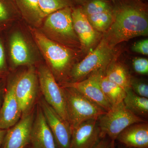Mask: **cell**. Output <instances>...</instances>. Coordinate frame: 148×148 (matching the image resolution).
<instances>
[{
	"instance_id": "26",
	"label": "cell",
	"mask_w": 148,
	"mask_h": 148,
	"mask_svg": "<svg viewBox=\"0 0 148 148\" xmlns=\"http://www.w3.org/2000/svg\"><path fill=\"white\" fill-rule=\"evenodd\" d=\"M132 68L136 73L141 75L148 74V60L147 58L137 57L132 61Z\"/></svg>"
},
{
	"instance_id": "33",
	"label": "cell",
	"mask_w": 148,
	"mask_h": 148,
	"mask_svg": "<svg viewBox=\"0 0 148 148\" xmlns=\"http://www.w3.org/2000/svg\"><path fill=\"white\" fill-rule=\"evenodd\" d=\"M117 148H132L128 147H126V146L123 145H121V144H119V145L118 146Z\"/></svg>"
},
{
	"instance_id": "27",
	"label": "cell",
	"mask_w": 148,
	"mask_h": 148,
	"mask_svg": "<svg viewBox=\"0 0 148 148\" xmlns=\"http://www.w3.org/2000/svg\"><path fill=\"white\" fill-rule=\"evenodd\" d=\"M132 50L136 53L148 55V40H141L135 42L132 46Z\"/></svg>"
},
{
	"instance_id": "16",
	"label": "cell",
	"mask_w": 148,
	"mask_h": 148,
	"mask_svg": "<svg viewBox=\"0 0 148 148\" xmlns=\"http://www.w3.org/2000/svg\"><path fill=\"white\" fill-rule=\"evenodd\" d=\"M116 141L128 147L148 148V122L129 125L120 133Z\"/></svg>"
},
{
	"instance_id": "25",
	"label": "cell",
	"mask_w": 148,
	"mask_h": 148,
	"mask_svg": "<svg viewBox=\"0 0 148 148\" xmlns=\"http://www.w3.org/2000/svg\"><path fill=\"white\" fill-rule=\"evenodd\" d=\"M130 88L135 94L148 98V84L146 82L131 77Z\"/></svg>"
},
{
	"instance_id": "21",
	"label": "cell",
	"mask_w": 148,
	"mask_h": 148,
	"mask_svg": "<svg viewBox=\"0 0 148 148\" xmlns=\"http://www.w3.org/2000/svg\"><path fill=\"white\" fill-rule=\"evenodd\" d=\"M86 16L92 27L98 32H107L110 27L113 18L111 10Z\"/></svg>"
},
{
	"instance_id": "24",
	"label": "cell",
	"mask_w": 148,
	"mask_h": 148,
	"mask_svg": "<svg viewBox=\"0 0 148 148\" xmlns=\"http://www.w3.org/2000/svg\"><path fill=\"white\" fill-rule=\"evenodd\" d=\"M86 16L111 10L110 6L103 0H92L82 10Z\"/></svg>"
},
{
	"instance_id": "15",
	"label": "cell",
	"mask_w": 148,
	"mask_h": 148,
	"mask_svg": "<svg viewBox=\"0 0 148 148\" xmlns=\"http://www.w3.org/2000/svg\"><path fill=\"white\" fill-rule=\"evenodd\" d=\"M72 16L74 31L81 46L88 50L97 42L99 33L92 27L81 9H74L72 11Z\"/></svg>"
},
{
	"instance_id": "11",
	"label": "cell",
	"mask_w": 148,
	"mask_h": 148,
	"mask_svg": "<svg viewBox=\"0 0 148 148\" xmlns=\"http://www.w3.org/2000/svg\"><path fill=\"white\" fill-rule=\"evenodd\" d=\"M35 117L34 108L21 116L6 132L1 148H25L29 147L30 134Z\"/></svg>"
},
{
	"instance_id": "34",
	"label": "cell",
	"mask_w": 148,
	"mask_h": 148,
	"mask_svg": "<svg viewBox=\"0 0 148 148\" xmlns=\"http://www.w3.org/2000/svg\"><path fill=\"white\" fill-rule=\"evenodd\" d=\"M75 1L77 2H81L83 0H75Z\"/></svg>"
},
{
	"instance_id": "19",
	"label": "cell",
	"mask_w": 148,
	"mask_h": 148,
	"mask_svg": "<svg viewBox=\"0 0 148 148\" xmlns=\"http://www.w3.org/2000/svg\"><path fill=\"white\" fill-rule=\"evenodd\" d=\"M107 77L125 90L130 88V75L128 69L124 64L119 62H112L105 71Z\"/></svg>"
},
{
	"instance_id": "12",
	"label": "cell",
	"mask_w": 148,
	"mask_h": 148,
	"mask_svg": "<svg viewBox=\"0 0 148 148\" xmlns=\"http://www.w3.org/2000/svg\"><path fill=\"white\" fill-rule=\"evenodd\" d=\"M102 139L98 120H89L72 130L71 148H95Z\"/></svg>"
},
{
	"instance_id": "31",
	"label": "cell",
	"mask_w": 148,
	"mask_h": 148,
	"mask_svg": "<svg viewBox=\"0 0 148 148\" xmlns=\"http://www.w3.org/2000/svg\"><path fill=\"white\" fill-rule=\"evenodd\" d=\"M5 87L3 86L2 84L0 82V109L3 101L4 96L5 92Z\"/></svg>"
},
{
	"instance_id": "10",
	"label": "cell",
	"mask_w": 148,
	"mask_h": 148,
	"mask_svg": "<svg viewBox=\"0 0 148 148\" xmlns=\"http://www.w3.org/2000/svg\"><path fill=\"white\" fill-rule=\"evenodd\" d=\"M102 70L91 74L86 78L74 82H64L60 85L73 88L88 100L107 112L112 108L101 89L99 75Z\"/></svg>"
},
{
	"instance_id": "7",
	"label": "cell",
	"mask_w": 148,
	"mask_h": 148,
	"mask_svg": "<svg viewBox=\"0 0 148 148\" xmlns=\"http://www.w3.org/2000/svg\"><path fill=\"white\" fill-rule=\"evenodd\" d=\"M37 82L36 74L33 68L21 74L14 81V92L22 111V116L34 108L38 95Z\"/></svg>"
},
{
	"instance_id": "13",
	"label": "cell",
	"mask_w": 148,
	"mask_h": 148,
	"mask_svg": "<svg viewBox=\"0 0 148 148\" xmlns=\"http://www.w3.org/2000/svg\"><path fill=\"white\" fill-rule=\"evenodd\" d=\"M29 148H57L52 132L38 103L32 125Z\"/></svg>"
},
{
	"instance_id": "2",
	"label": "cell",
	"mask_w": 148,
	"mask_h": 148,
	"mask_svg": "<svg viewBox=\"0 0 148 148\" xmlns=\"http://www.w3.org/2000/svg\"><path fill=\"white\" fill-rule=\"evenodd\" d=\"M62 87L66 100L67 119L71 131L85 121L98 120L106 112L103 109L86 98L76 89L71 87Z\"/></svg>"
},
{
	"instance_id": "22",
	"label": "cell",
	"mask_w": 148,
	"mask_h": 148,
	"mask_svg": "<svg viewBox=\"0 0 148 148\" xmlns=\"http://www.w3.org/2000/svg\"><path fill=\"white\" fill-rule=\"evenodd\" d=\"M43 18L64 8L69 7L67 0H39Z\"/></svg>"
},
{
	"instance_id": "30",
	"label": "cell",
	"mask_w": 148,
	"mask_h": 148,
	"mask_svg": "<svg viewBox=\"0 0 148 148\" xmlns=\"http://www.w3.org/2000/svg\"><path fill=\"white\" fill-rule=\"evenodd\" d=\"M95 148H111L110 140L107 137L103 138Z\"/></svg>"
},
{
	"instance_id": "32",
	"label": "cell",
	"mask_w": 148,
	"mask_h": 148,
	"mask_svg": "<svg viewBox=\"0 0 148 148\" xmlns=\"http://www.w3.org/2000/svg\"><path fill=\"white\" fill-rule=\"evenodd\" d=\"M7 130L0 128V148H1L4 138L6 132Z\"/></svg>"
},
{
	"instance_id": "4",
	"label": "cell",
	"mask_w": 148,
	"mask_h": 148,
	"mask_svg": "<svg viewBox=\"0 0 148 148\" xmlns=\"http://www.w3.org/2000/svg\"><path fill=\"white\" fill-rule=\"evenodd\" d=\"M102 138L107 137L111 142V148H114L118 136L132 124L147 122L135 115L125 106L123 102L112 107L98 119Z\"/></svg>"
},
{
	"instance_id": "29",
	"label": "cell",
	"mask_w": 148,
	"mask_h": 148,
	"mask_svg": "<svg viewBox=\"0 0 148 148\" xmlns=\"http://www.w3.org/2000/svg\"><path fill=\"white\" fill-rule=\"evenodd\" d=\"M5 62L4 50L2 43L0 40V73L5 68Z\"/></svg>"
},
{
	"instance_id": "6",
	"label": "cell",
	"mask_w": 148,
	"mask_h": 148,
	"mask_svg": "<svg viewBox=\"0 0 148 148\" xmlns=\"http://www.w3.org/2000/svg\"><path fill=\"white\" fill-rule=\"evenodd\" d=\"M38 75L40 89L44 99L68 122L66 100L62 86L58 83L50 69L46 66L40 67Z\"/></svg>"
},
{
	"instance_id": "1",
	"label": "cell",
	"mask_w": 148,
	"mask_h": 148,
	"mask_svg": "<svg viewBox=\"0 0 148 148\" xmlns=\"http://www.w3.org/2000/svg\"><path fill=\"white\" fill-rule=\"evenodd\" d=\"M113 21L104 36L114 47L120 43L148 34L147 14L142 8L124 5L113 13Z\"/></svg>"
},
{
	"instance_id": "9",
	"label": "cell",
	"mask_w": 148,
	"mask_h": 148,
	"mask_svg": "<svg viewBox=\"0 0 148 148\" xmlns=\"http://www.w3.org/2000/svg\"><path fill=\"white\" fill-rule=\"evenodd\" d=\"M72 10L64 8L48 15L45 25L56 36L70 43L81 47L79 40L74 31Z\"/></svg>"
},
{
	"instance_id": "17",
	"label": "cell",
	"mask_w": 148,
	"mask_h": 148,
	"mask_svg": "<svg viewBox=\"0 0 148 148\" xmlns=\"http://www.w3.org/2000/svg\"><path fill=\"white\" fill-rule=\"evenodd\" d=\"M10 50L12 60L16 66L30 64L31 57L27 43L21 34L16 33L11 38Z\"/></svg>"
},
{
	"instance_id": "5",
	"label": "cell",
	"mask_w": 148,
	"mask_h": 148,
	"mask_svg": "<svg viewBox=\"0 0 148 148\" xmlns=\"http://www.w3.org/2000/svg\"><path fill=\"white\" fill-rule=\"evenodd\" d=\"M34 34L38 45L49 62L56 80L64 78L67 73L69 75L72 58L71 51L40 32H35Z\"/></svg>"
},
{
	"instance_id": "14",
	"label": "cell",
	"mask_w": 148,
	"mask_h": 148,
	"mask_svg": "<svg viewBox=\"0 0 148 148\" xmlns=\"http://www.w3.org/2000/svg\"><path fill=\"white\" fill-rule=\"evenodd\" d=\"M22 111L14 92V82L5 87L3 101L0 109V128L7 130L20 120Z\"/></svg>"
},
{
	"instance_id": "23",
	"label": "cell",
	"mask_w": 148,
	"mask_h": 148,
	"mask_svg": "<svg viewBox=\"0 0 148 148\" xmlns=\"http://www.w3.org/2000/svg\"><path fill=\"white\" fill-rule=\"evenodd\" d=\"M19 7L26 14L37 19L43 18L39 0H16Z\"/></svg>"
},
{
	"instance_id": "18",
	"label": "cell",
	"mask_w": 148,
	"mask_h": 148,
	"mask_svg": "<svg viewBox=\"0 0 148 148\" xmlns=\"http://www.w3.org/2000/svg\"><path fill=\"white\" fill-rule=\"evenodd\" d=\"M106 70H102L99 75V82L102 91L111 107L123 102L126 90L118 85L112 82L105 74Z\"/></svg>"
},
{
	"instance_id": "20",
	"label": "cell",
	"mask_w": 148,
	"mask_h": 148,
	"mask_svg": "<svg viewBox=\"0 0 148 148\" xmlns=\"http://www.w3.org/2000/svg\"><path fill=\"white\" fill-rule=\"evenodd\" d=\"M123 102L126 108L132 113L143 119H147L148 98L137 95L130 88L126 90V95Z\"/></svg>"
},
{
	"instance_id": "3",
	"label": "cell",
	"mask_w": 148,
	"mask_h": 148,
	"mask_svg": "<svg viewBox=\"0 0 148 148\" xmlns=\"http://www.w3.org/2000/svg\"><path fill=\"white\" fill-rule=\"evenodd\" d=\"M114 48L103 36L92 52L72 67L69 75L70 80L66 82L80 81L95 72L106 70L112 61Z\"/></svg>"
},
{
	"instance_id": "8",
	"label": "cell",
	"mask_w": 148,
	"mask_h": 148,
	"mask_svg": "<svg viewBox=\"0 0 148 148\" xmlns=\"http://www.w3.org/2000/svg\"><path fill=\"white\" fill-rule=\"evenodd\" d=\"M44 115L52 132L57 148H71V129L69 123L61 117L43 98L38 101Z\"/></svg>"
},
{
	"instance_id": "28",
	"label": "cell",
	"mask_w": 148,
	"mask_h": 148,
	"mask_svg": "<svg viewBox=\"0 0 148 148\" xmlns=\"http://www.w3.org/2000/svg\"><path fill=\"white\" fill-rule=\"evenodd\" d=\"M9 16L8 7L4 0H0V21H5Z\"/></svg>"
}]
</instances>
